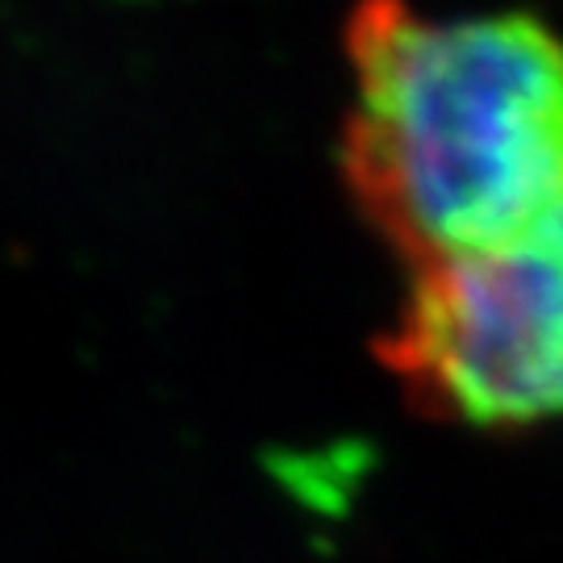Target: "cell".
Here are the masks:
<instances>
[{"label": "cell", "instance_id": "obj_2", "mask_svg": "<svg viewBox=\"0 0 563 563\" xmlns=\"http://www.w3.org/2000/svg\"><path fill=\"white\" fill-rule=\"evenodd\" d=\"M384 363L446 422H560L563 209L497 251L418 267L384 334Z\"/></svg>", "mask_w": 563, "mask_h": 563}, {"label": "cell", "instance_id": "obj_1", "mask_svg": "<svg viewBox=\"0 0 563 563\" xmlns=\"http://www.w3.org/2000/svg\"><path fill=\"white\" fill-rule=\"evenodd\" d=\"M346 67V184L413 272L563 209V38L547 21L360 0Z\"/></svg>", "mask_w": 563, "mask_h": 563}]
</instances>
